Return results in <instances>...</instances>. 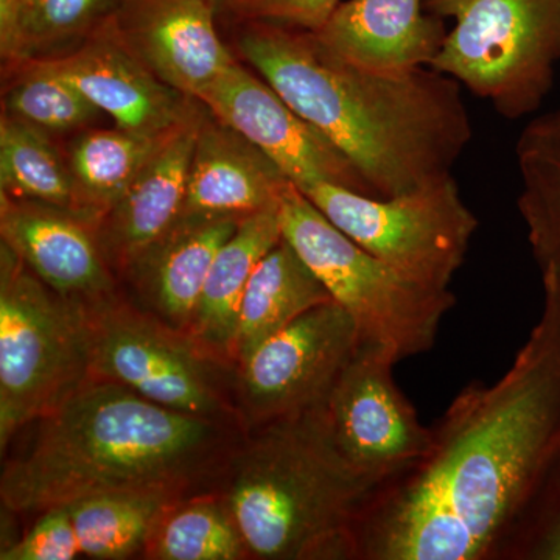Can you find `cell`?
I'll return each mask as SVG.
<instances>
[{"instance_id":"6da1fadb","label":"cell","mask_w":560,"mask_h":560,"mask_svg":"<svg viewBox=\"0 0 560 560\" xmlns=\"http://www.w3.org/2000/svg\"><path fill=\"white\" fill-rule=\"evenodd\" d=\"M422 459L383 486L357 559L495 560L560 448V323L544 312L510 370L460 390Z\"/></svg>"},{"instance_id":"7a4b0ae2","label":"cell","mask_w":560,"mask_h":560,"mask_svg":"<svg viewBox=\"0 0 560 560\" xmlns=\"http://www.w3.org/2000/svg\"><path fill=\"white\" fill-rule=\"evenodd\" d=\"M238 50L291 108L352 161L378 198L453 176L474 138L459 81L418 68L372 72L340 60L315 33L246 24Z\"/></svg>"},{"instance_id":"3957f363","label":"cell","mask_w":560,"mask_h":560,"mask_svg":"<svg viewBox=\"0 0 560 560\" xmlns=\"http://www.w3.org/2000/svg\"><path fill=\"white\" fill-rule=\"evenodd\" d=\"M32 447L0 480L7 510L44 512L103 493L178 492L217 442L215 420L161 407L92 377L38 420Z\"/></svg>"},{"instance_id":"277c9868","label":"cell","mask_w":560,"mask_h":560,"mask_svg":"<svg viewBox=\"0 0 560 560\" xmlns=\"http://www.w3.org/2000/svg\"><path fill=\"white\" fill-rule=\"evenodd\" d=\"M386 482L342 455L320 407L261 427L224 504L253 558L357 559V529Z\"/></svg>"},{"instance_id":"5b68a950","label":"cell","mask_w":560,"mask_h":560,"mask_svg":"<svg viewBox=\"0 0 560 560\" xmlns=\"http://www.w3.org/2000/svg\"><path fill=\"white\" fill-rule=\"evenodd\" d=\"M92 378L90 305L43 282L0 250V447Z\"/></svg>"},{"instance_id":"8992f818","label":"cell","mask_w":560,"mask_h":560,"mask_svg":"<svg viewBox=\"0 0 560 560\" xmlns=\"http://www.w3.org/2000/svg\"><path fill=\"white\" fill-rule=\"evenodd\" d=\"M280 226L357 324L360 341L382 346L399 361L433 349L442 319L456 304L451 289L419 282L361 248L294 184L280 198Z\"/></svg>"},{"instance_id":"52a82bcc","label":"cell","mask_w":560,"mask_h":560,"mask_svg":"<svg viewBox=\"0 0 560 560\" xmlns=\"http://www.w3.org/2000/svg\"><path fill=\"white\" fill-rule=\"evenodd\" d=\"M425 10L455 20L430 68L504 119L540 109L560 61V0H425Z\"/></svg>"},{"instance_id":"ba28073f","label":"cell","mask_w":560,"mask_h":560,"mask_svg":"<svg viewBox=\"0 0 560 560\" xmlns=\"http://www.w3.org/2000/svg\"><path fill=\"white\" fill-rule=\"evenodd\" d=\"M300 190L361 248L436 289H448L478 228L453 176L394 198H372L331 183Z\"/></svg>"},{"instance_id":"9c48e42d","label":"cell","mask_w":560,"mask_h":560,"mask_svg":"<svg viewBox=\"0 0 560 560\" xmlns=\"http://www.w3.org/2000/svg\"><path fill=\"white\" fill-rule=\"evenodd\" d=\"M92 377L120 383L168 410L215 419L223 401L206 361L167 324L114 300L90 305Z\"/></svg>"},{"instance_id":"30bf717a","label":"cell","mask_w":560,"mask_h":560,"mask_svg":"<svg viewBox=\"0 0 560 560\" xmlns=\"http://www.w3.org/2000/svg\"><path fill=\"white\" fill-rule=\"evenodd\" d=\"M394 353L359 342L324 405L331 438L342 455L372 477L390 481L429 453L433 430L396 381Z\"/></svg>"},{"instance_id":"8fae6325","label":"cell","mask_w":560,"mask_h":560,"mask_svg":"<svg viewBox=\"0 0 560 560\" xmlns=\"http://www.w3.org/2000/svg\"><path fill=\"white\" fill-rule=\"evenodd\" d=\"M357 324L337 302L304 313L242 368V393L259 425L318 410L359 348Z\"/></svg>"},{"instance_id":"7c38bea8","label":"cell","mask_w":560,"mask_h":560,"mask_svg":"<svg viewBox=\"0 0 560 560\" xmlns=\"http://www.w3.org/2000/svg\"><path fill=\"white\" fill-rule=\"evenodd\" d=\"M206 109L253 142L298 189L331 183L378 198L363 173L264 79L237 61L202 94Z\"/></svg>"},{"instance_id":"4fadbf2b","label":"cell","mask_w":560,"mask_h":560,"mask_svg":"<svg viewBox=\"0 0 560 560\" xmlns=\"http://www.w3.org/2000/svg\"><path fill=\"white\" fill-rule=\"evenodd\" d=\"M46 61L116 127L161 138L195 109L194 98L158 79L121 38L116 20L69 54Z\"/></svg>"},{"instance_id":"5bb4252c","label":"cell","mask_w":560,"mask_h":560,"mask_svg":"<svg viewBox=\"0 0 560 560\" xmlns=\"http://www.w3.org/2000/svg\"><path fill=\"white\" fill-rule=\"evenodd\" d=\"M217 0H125V44L165 84L200 101L235 58L215 27Z\"/></svg>"},{"instance_id":"9a60e30c","label":"cell","mask_w":560,"mask_h":560,"mask_svg":"<svg viewBox=\"0 0 560 560\" xmlns=\"http://www.w3.org/2000/svg\"><path fill=\"white\" fill-rule=\"evenodd\" d=\"M2 243L46 285L86 305L113 300L97 224L75 210L2 197Z\"/></svg>"},{"instance_id":"2e32d148","label":"cell","mask_w":560,"mask_h":560,"mask_svg":"<svg viewBox=\"0 0 560 560\" xmlns=\"http://www.w3.org/2000/svg\"><path fill=\"white\" fill-rule=\"evenodd\" d=\"M425 0H348L315 33L340 60L372 72L401 73L431 66L444 44L442 18Z\"/></svg>"},{"instance_id":"e0dca14e","label":"cell","mask_w":560,"mask_h":560,"mask_svg":"<svg viewBox=\"0 0 560 560\" xmlns=\"http://www.w3.org/2000/svg\"><path fill=\"white\" fill-rule=\"evenodd\" d=\"M291 184L264 151L209 110L201 114L178 219H243L278 202Z\"/></svg>"},{"instance_id":"ac0fdd59","label":"cell","mask_w":560,"mask_h":560,"mask_svg":"<svg viewBox=\"0 0 560 560\" xmlns=\"http://www.w3.org/2000/svg\"><path fill=\"white\" fill-rule=\"evenodd\" d=\"M201 114L195 106L190 116L162 140L127 194L98 224L103 254L117 267L128 270L178 220L186 200Z\"/></svg>"},{"instance_id":"d6986e66","label":"cell","mask_w":560,"mask_h":560,"mask_svg":"<svg viewBox=\"0 0 560 560\" xmlns=\"http://www.w3.org/2000/svg\"><path fill=\"white\" fill-rule=\"evenodd\" d=\"M241 221V217L178 219L132 261L128 271L167 326L190 327L212 261Z\"/></svg>"},{"instance_id":"ffe728a7","label":"cell","mask_w":560,"mask_h":560,"mask_svg":"<svg viewBox=\"0 0 560 560\" xmlns=\"http://www.w3.org/2000/svg\"><path fill=\"white\" fill-rule=\"evenodd\" d=\"M517 208L539 268L544 302L560 323V105L526 124L515 143Z\"/></svg>"},{"instance_id":"44dd1931","label":"cell","mask_w":560,"mask_h":560,"mask_svg":"<svg viewBox=\"0 0 560 560\" xmlns=\"http://www.w3.org/2000/svg\"><path fill=\"white\" fill-rule=\"evenodd\" d=\"M280 241V200L242 219L217 253L206 278L189 327L195 340L217 352L231 353L250 276Z\"/></svg>"},{"instance_id":"7402d4cb","label":"cell","mask_w":560,"mask_h":560,"mask_svg":"<svg viewBox=\"0 0 560 560\" xmlns=\"http://www.w3.org/2000/svg\"><path fill=\"white\" fill-rule=\"evenodd\" d=\"M331 301L324 283L282 237L250 276L231 355L243 366L265 342L304 313Z\"/></svg>"},{"instance_id":"603a6c76","label":"cell","mask_w":560,"mask_h":560,"mask_svg":"<svg viewBox=\"0 0 560 560\" xmlns=\"http://www.w3.org/2000/svg\"><path fill=\"white\" fill-rule=\"evenodd\" d=\"M125 0H0V49L18 62L50 60L81 46Z\"/></svg>"},{"instance_id":"cb8c5ba5","label":"cell","mask_w":560,"mask_h":560,"mask_svg":"<svg viewBox=\"0 0 560 560\" xmlns=\"http://www.w3.org/2000/svg\"><path fill=\"white\" fill-rule=\"evenodd\" d=\"M168 135L151 138L119 127L81 132L68 156L81 215L98 228Z\"/></svg>"},{"instance_id":"d4e9b609","label":"cell","mask_w":560,"mask_h":560,"mask_svg":"<svg viewBox=\"0 0 560 560\" xmlns=\"http://www.w3.org/2000/svg\"><path fill=\"white\" fill-rule=\"evenodd\" d=\"M175 493V490H131L68 504L81 555L101 560L131 558L167 517Z\"/></svg>"},{"instance_id":"484cf974","label":"cell","mask_w":560,"mask_h":560,"mask_svg":"<svg viewBox=\"0 0 560 560\" xmlns=\"http://www.w3.org/2000/svg\"><path fill=\"white\" fill-rule=\"evenodd\" d=\"M0 186L2 197L79 212L69 162L54 145L49 132L7 114L0 121Z\"/></svg>"},{"instance_id":"4316f807","label":"cell","mask_w":560,"mask_h":560,"mask_svg":"<svg viewBox=\"0 0 560 560\" xmlns=\"http://www.w3.org/2000/svg\"><path fill=\"white\" fill-rule=\"evenodd\" d=\"M3 97V114L46 132L88 127L102 110L46 61H24Z\"/></svg>"},{"instance_id":"83f0119b","label":"cell","mask_w":560,"mask_h":560,"mask_svg":"<svg viewBox=\"0 0 560 560\" xmlns=\"http://www.w3.org/2000/svg\"><path fill=\"white\" fill-rule=\"evenodd\" d=\"M154 534V559L235 560L248 555L226 504L209 500L179 508Z\"/></svg>"},{"instance_id":"f1b7e54d","label":"cell","mask_w":560,"mask_h":560,"mask_svg":"<svg viewBox=\"0 0 560 560\" xmlns=\"http://www.w3.org/2000/svg\"><path fill=\"white\" fill-rule=\"evenodd\" d=\"M495 560H560V448L501 541Z\"/></svg>"},{"instance_id":"f546056e","label":"cell","mask_w":560,"mask_h":560,"mask_svg":"<svg viewBox=\"0 0 560 560\" xmlns=\"http://www.w3.org/2000/svg\"><path fill=\"white\" fill-rule=\"evenodd\" d=\"M81 548L68 504L40 512L33 528L0 552L2 560H72Z\"/></svg>"},{"instance_id":"4dcf8cb0","label":"cell","mask_w":560,"mask_h":560,"mask_svg":"<svg viewBox=\"0 0 560 560\" xmlns=\"http://www.w3.org/2000/svg\"><path fill=\"white\" fill-rule=\"evenodd\" d=\"M341 0H221L245 24H275L316 33L330 20Z\"/></svg>"},{"instance_id":"1f68e13d","label":"cell","mask_w":560,"mask_h":560,"mask_svg":"<svg viewBox=\"0 0 560 560\" xmlns=\"http://www.w3.org/2000/svg\"><path fill=\"white\" fill-rule=\"evenodd\" d=\"M217 2H219V5H220L221 0H217Z\"/></svg>"}]
</instances>
